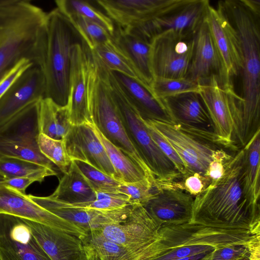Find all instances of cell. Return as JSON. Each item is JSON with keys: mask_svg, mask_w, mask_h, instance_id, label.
Here are the masks:
<instances>
[{"mask_svg": "<svg viewBox=\"0 0 260 260\" xmlns=\"http://www.w3.org/2000/svg\"><path fill=\"white\" fill-rule=\"evenodd\" d=\"M190 222L260 231L259 203L245 191L243 148L226 163L222 176L194 197Z\"/></svg>", "mask_w": 260, "mask_h": 260, "instance_id": "obj_1", "label": "cell"}, {"mask_svg": "<svg viewBox=\"0 0 260 260\" xmlns=\"http://www.w3.org/2000/svg\"><path fill=\"white\" fill-rule=\"evenodd\" d=\"M219 4L236 29L241 43L243 102L241 120L235 134L238 142L245 145L260 131V14L253 12L242 0Z\"/></svg>", "mask_w": 260, "mask_h": 260, "instance_id": "obj_2", "label": "cell"}, {"mask_svg": "<svg viewBox=\"0 0 260 260\" xmlns=\"http://www.w3.org/2000/svg\"><path fill=\"white\" fill-rule=\"evenodd\" d=\"M47 39V13L29 0L0 9V81L26 59L42 68Z\"/></svg>", "mask_w": 260, "mask_h": 260, "instance_id": "obj_3", "label": "cell"}, {"mask_svg": "<svg viewBox=\"0 0 260 260\" xmlns=\"http://www.w3.org/2000/svg\"><path fill=\"white\" fill-rule=\"evenodd\" d=\"M91 53L88 105L91 123L110 142L154 178L126 133L113 93L108 70Z\"/></svg>", "mask_w": 260, "mask_h": 260, "instance_id": "obj_4", "label": "cell"}, {"mask_svg": "<svg viewBox=\"0 0 260 260\" xmlns=\"http://www.w3.org/2000/svg\"><path fill=\"white\" fill-rule=\"evenodd\" d=\"M85 43L70 21L57 9L47 13V39L42 68L46 82L45 98L66 106L68 97L71 51Z\"/></svg>", "mask_w": 260, "mask_h": 260, "instance_id": "obj_5", "label": "cell"}, {"mask_svg": "<svg viewBox=\"0 0 260 260\" xmlns=\"http://www.w3.org/2000/svg\"><path fill=\"white\" fill-rule=\"evenodd\" d=\"M109 77L126 133L157 181L171 182L182 178L172 161L152 138L137 110L126 98L111 71Z\"/></svg>", "mask_w": 260, "mask_h": 260, "instance_id": "obj_6", "label": "cell"}, {"mask_svg": "<svg viewBox=\"0 0 260 260\" xmlns=\"http://www.w3.org/2000/svg\"><path fill=\"white\" fill-rule=\"evenodd\" d=\"M199 84L198 93L211 119L218 145L236 149L235 133L241 120L243 99L234 86H221L216 75Z\"/></svg>", "mask_w": 260, "mask_h": 260, "instance_id": "obj_7", "label": "cell"}, {"mask_svg": "<svg viewBox=\"0 0 260 260\" xmlns=\"http://www.w3.org/2000/svg\"><path fill=\"white\" fill-rule=\"evenodd\" d=\"M189 0H98L96 2L118 27L151 41V25L157 18Z\"/></svg>", "mask_w": 260, "mask_h": 260, "instance_id": "obj_8", "label": "cell"}, {"mask_svg": "<svg viewBox=\"0 0 260 260\" xmlns=\"http://www.w3.org/2000/svg\"><path fill=\"white\" fill-rule=\"evenodd\" d=\"M194 35L167 30L152 38L150 62L153 78L186 77L193 55Z\"/></svg>", "mask_w": 260, "mask_h": 260, "instance_id": "obj_9", "label": "cell"}, {"mask_svg": "<svg viewBox=\"0 0 260 260\" xmlns=\"http://www.w3.org/2000/svg\"><path fill=\"white\" fill-rule=\"evenodd\" d=\"M205 20L218 54L220 68L217 78L223 86H234L233 78L241 73L242 52L238 33L218 3L208 6Z\"/></svg>", "mask_w": 260, "mask_h": 260, "instance_id": "obj_10", "label": "cell"}, {"mask_svg": "<svg viewBox=\"0 0 260 260\" xmlns=\"http://www.w3.org/2000/svg\"><path fill=\"white\" fill-rule=\"evenodd\" d=\"M160 101L177 127L218 145L211 119L198 92H185Z\"/></svg>", "mask_w": 260, "mask_h": 260, "instance_id": "obj_11", "label": "cell"}, {"mask_svg": "<svg viewBox=\"0 0 260 260\" xmlns=\"http://www.w3.org/2000/svg\"><path fill=\"white\" fill-rule=\"evenodd\" d=\"M145 120L175 149L185 164L187 174H198L206 176L214 154L219 148L217 145L189 134L179 129L174 124Z\"/></svg>", "mask_w": 260, "mask_h": 260, "instance_id": "obj_12", "label": "cell"}, {"mask_svg": "<svg viewBox=\"0 0 260 260\" xmlns=\"http://www.w3.org/2000/svg\"><path fill=\"white\" fill-rule=\"evenodd\" d=\"M90 58V50L85 43H77L73 46L68 101L65 106L72 126L91 122L88 105Z\"/></svg>", "mask_w": 260, "mask_h": 260, "instance_id": "obj_13", "label": "cell"}, {"mask_svg": "<svg viewBox=\"0 0 260 260\" xmlns=\"http://www.w3.org/2000/svg\"><path fill=\"white\" fill-rule=\"evenodd\" d=\"M0 260H51L23 218L0 213Z\"/></svg>", "mask_w": 260, "mask_h": 260, "instance_id": "obj_14", "label": "cell"}, {"mask_svg": "<svg viewBox=\"0 0 260 260\" xmlns=\"http://www.w3.org/2000/svg\"><path fill=\"white\" fill-rule=\"evenodd\" d=\"M0 213L37 222L74 235L82 240L87 235L85 231L73 223L37 204L28 194H22L4 185L0 186Z\"/></svg>", "mask_w": 260, "mask_h": 260, "instance_id": "obj_15", "label": "cell"}, {"mask_svg": "<svg viewBox=\"0 0 260 260\" xmlns=\"http://www.w3.org/2000/svg\"><path fill=\"white\" fill-rule=\"evenodd\" d=\"M131 205L124 221L106 225L98 231L106 238L125 246L144 245L157 240L161 226L144 206Z\"/></svg>", "mask_w": 260, "mask_h": 260, "instance_id": "obj_16", "label": "cell"}, {"mask_svg": "<svg viewBox=\"0 0 260 260\" xmlns=\"http://www.w3.org/2000/svg\"><path fill=\"white\" fill-rule=\"evenodd\" d=\"M43 71L32 64L27 69L0 98V127L29 105L45 98Z\"/></svg>", "mask_w": 260, "mask_h": 260, "instance_id": "obj_17", "label": "cell"}, {"mask_svg": "<svg viewBox=\"0 0 260 260\" xmlns=\"http://www.w3.org/2000/svg\"><path fill=\"white\" fill-rule=\"evenodd\" d=\"M63 140L71 161L87 164L117 180L106 150L89 122L71 126Z\"/></svg>", "mask_w": 260, "mask_h": 260, "instance_id": "obj_18", "label": "cell"}, {"mask_svg": "<svg viewBox=\"0 0 260 260\" xmlns=\"http://www.w3.org/2000/svg\"><path fill=\"white\" fill-rule=\"evenodd\" d=\"M155 187L154 198L144 207L161 226L190 222L194 200L192 195L180 189Z\"/></svg>", "mask_w": 260, "mask_h": 260, "instance_id": "obj_19", "label": "cell"}, {"mask_svg": "<svg viewBox=\"0 0 260 260\" xmlns=\"http://www.w3.org/2000/svg\"><path fill=\"white\" fill-rule=\"evenodd\" d=\"M51 260H82L84 243L79 238L49 226L23 219Z\"/></svg>", "mask_w": 260, "mask_h": 260, "instance_id": "obj_20", "label": "cell"}, {"mask_svg": "<svg viewBox=\"0 0 260 260\" xmlns=\"http://www.w3.org/2000/svg\"><path fill=\"white\" fill-rule=\"evenodd\" d=\"M111 73L126 98L144 120L173 124L162 102L140 81L118 72Z\"/></svg>", "mask_w": 260, "mask_h": 260, "instance_id": "obj_21", "label": "cell"}, {"mask_svg": "<svg viewBox=\"0 0 260 260\" xmlns=\"http://www.w3.org/2000/svg\"><path fill=\"white\" fill-rule=\"evenodd\" d=\"M209 5L208 0H189L176 10L157 18L151 25L152 38L167 30L183 35H194L204 20Z\"/></svg>", "mask_w": 260, "mask_h": 260, "instance_id": "obj_22", "label": "cell"}, {"mask_svg": "<svg viewBox=\"0 0 260 260\" xmlns=\"http://www.w3.org/2000/svg\"><path fill=\"white\" fill-rule=\"evenodd\" d=\"M193 55L186 78L199 83L213 75L217 76L220 63L213 39L205 20L194 35Z\"/></svg>", "mask_w": 260, "mask_h": 260, "instance_id": "obj_23", "label": "cell"}, {"mask_svg": "<svg viewBox=\"0 0 260 260\" xmlns=\"http://www.w3.org/2000/svg\"><path fill=\"white\" fill-rule=\"evenodd\" d=\"M112 40L132 64L138 80L149 89L153 80L150 62V41L119 27L115 29Z\"/></svg>", "mask_w": 260, "mask_h": 260, "instance_id": "obj_24", "label": "cell"}, {"mask_svg": "<svg viewBox=\"0 0 260 260\" xmlns=\"http://www.w3.org/2000/svg\"><path fill=\"white\" fill-rule=\"evenodd\" d=\"M132 205L112 210H98L78 208H55L48 211L68 220L87 233L101 229L104 226L124 221Z\"/></svg>", "mask_w": 260, "mask_h": 260, "instance_id": "obj_25", "label": "cell"}, {"mask_svg": "<svg viewBox=\"0 0 260 260\" xmlns=\"http://www.w3.org/2000/svg\"><path fill=\"white\" fill-rule=\"evenodd\" d=\"M48 198L64 204L93 201L96 194L73 161L59 179L58 186Z\"/></svg>", "mask_w": 260, "mask_h": 260, "instance_id": "obj_26", "label": "cell"}, {"mask_svg": "<svg viewBox=\"0 0 260 260\" xmlns=\"http://www.w3.org/2000/svg\"><path fill=\"white\" fill-rule=\"evenodd\" d=\"M39 101L29 105L0 127V142L37 143Z\"/></svg>", "mask_w": 260, "mask_h": 260, "instance_id": "obj_27", "label": "cell"}, {"mask_svg": "<svg viewBox=\"0 0 260 260\" xmlns=\"http://www.w3.org/2000/svg\"><path fill=\"white\" fill-rule=\"evenodd\" d=\"M89 124L105 149L118 180L122 183H128L145 178L156 180L149 176L126 154L106 138L93 124L91 122Z\"/></svg>", "mask_w": 260, "mask_h": 260, "instance_id": "obj_28", "label": "cell"}, {"mask_svg": "<svg viewBox=\"0 0 260 260\" xmlns=\"http://www.w3.org/2000/svg\"><path fill=\"white\" fill-rule=\"evenodd\" d=\"M38 125L39 133L55 139H63L71 128L65 106H59L48 98L38 103Z\"/></svg>", "mask_w": 260, "mask_h": 260, "instance_id": "obj_29", "label": "cell"}, {"mask_svg": "<svg viewBox=\"0 0 260 260\" xmlns=\"http://www.w3.org/2000/svg\"><path fill=\"white\" fill-rule=\"evenodd\" d=\"M96 199L93 201L64 204L50 199L47 197L28 194L29 198L44 208L49 210L55 208H78L98 210H112L131 205L128 198L119 192H95Z\"/></svg>", "mask_w": 260, "mask_h": 260, "instance_id": "obj_30", "label": "cell"}, {"mask_svg": "<svg viewBox=\"0 0 260 260\" xmlns=\"http://www.w3.org/2000/svg\"><path fill=\"white\" fill-rule=\"evenodd\" d=\"M244 151V167L245 191L254 202L259 203L260 131L242 148Z\"/></svg>", "mask_w": 260, "mask_h": 260, "instance_id": "obj_31", "label": "cell"}, {"mask_svg": "<svg viewBox=\"0 0 260 260\" xmlns=\"http://www.w3.org/2000/svg\"><path fill=\"white\" fill-rule=\"evenodd\" d=\"M90 50L108 71L118 72L138 80L132 64L112 38Z\"/></svg>", "mask_w": 260, "mask_h": 260, "instance_id": "obj_32", "label": "cell"}, {"mask_svg": "<svg viewBox=\"0 0 260 260\" xmlns=\"http://www.w3.org/2000/svg\"><path fill=\"white\" fill-rule=\"evenodd\" d=\"M0 174L6 179L29 177L41 183L49 176H56L55 170L27 160L10 157H0Z\"/></svg>", "mask_w": 260, "mask_h": 260, "instance_id": "obj_33", "label": "cell"}, {"mask_svg": "<svg viewBox=\"0 0 260 260\" xmlns=\"http://www.w3.org/2000/svg\"><path fill=\"white\" fill-rule=\"evenodd\" d=\"M56 8L65 16L77 15L91 20L113 35L115 27L112 20L88 2L80 0H57Z\"/></svg>", "mask_w": 260, "mask_h": 260, "instance_id": "obj_34", "label": "cell"}, {"mask_svg": "<svg viewBox=\"0 0 260 260\" xmlns=\"http://www.w3.org/2000/svg\"><path fill=\"white\" fill-rule=\"evenodd\" d=\"M3 156L25 160L55 170V165L41 153L37 143L0 142V157Z\"/></svg>", "mask_w": 260, "mask_h": 260, "instance_id": "obj_35", "label": "cell"}, {"mask_svg": "<svg viewBox=\"0 0 260 260\" xmlns=\"http://www.w3.org/2000/svg\"><path fill=\"white\" fill-rule=\"evenodd\" d=\"M65 17L72 24L90 50L112 38L113 35L107 30L91 20L77 15Z\"/></svg>", "mask_w": 260, "mask_h": 260, "instance_id": "obj_36", "label": "cell"}, {"mask_svg": "<svg viewBox=\"0 0 260 260\" xmlns=\"http://www.w3.org/2000/svg\"><path fill=\"white\" fill-rule=\"evenodd\" d=\"M149 89L157 99L161 100L185 92H199V84L187 78H154L150 84Z\"/></svg>", "mask_w": 260, "mask_h": 260, "instance_id": "obj_37", "label": "cell"}, {"mask_svg": "<svg viewBox=\"0 0 260 260\" xmlns=\"http://www.w3.org/2000/svg\"><path fill=\"white\" fill-rule=\"evenodd\" d=\"M37 142L41 153L61 172L65 173L72 161L67 154L63 139H55L39 133Z\"/></svg>", "mask_w": 260, "mask_h": 260, "instance_id": "obj_38", "label": "cell"}, {"mask_svg": "<svg viewBox=\"0 0 260 260\" xmlns=\"http://www.w3.org/2000/svg\"><path fill=\"white\" fill-rule=\"evenodd\" d=\"M211 260H260V237L217 248L212 251Z\"/></svg>", "mask_w": 260, "mask_h": 260, "instance_id": "obj_39", "label": "cell"}, {"mask_svg": "<svg viewBox=\"0 0 260 260\" xmlns=\"http://www.w3.org/2000/svg\"><path fill=\"white\" fill-rule=\"evenodd\" d=\"M73 161L94 192H118V188L122 183L87 164Z\"/></svg>", "mask_w": 260, "mask_h": 260, "instance_id": "obj_40", "label": "cell"}, {"mask_svg": "<svg viewBox=\"0 0 260 260\" xmlns=\"http://www.w3.org/2000/svg\"><path fill=\"white\" fill-rule=\"evenodd\" d=\"M155 180L145 178L133 183H121L118 191L128 198L131 205L145 206L154 197Z\"/></svg>", "mask_w": 260, "mask_h": 260, "instance_id": "obj_41", "label": "cell"}, {"mask_svg": "<svg viewBox=\"0 0 260 260\" xmlns=\"http://www.w3.org/2000/svg\"><path fill=\"white\" fill-rule=\"evenodd\" d=\"M144 120V119H143ZM149 132L164 154L172 161L183 176L187 174V170L182 160L170 143L146 120H144Z\"/></svg>", "mask_w": 260, "mask_h": 260, "instance_id": "obj_42", "label": "cell"}, {"mask_svg": "<svg viewBox=\"0 0 260 260\" xmlns=\"http://www.w3.org/2000/svg\"><path fill=\"white\" fill-rule=\"evenodd\" d=\"M232 157V155L229 154L221 148L216 150L205 176L211 183L222 176L225 165Z\"/></svg>", "mask_w": 260, "mask_h": 260, "instance_id": "obj_43", "label": "cell"}, {"mask_svg": "<svg viewBox=\"0 0 260 260\" xmlns=\"http://www.w3.org/2000/svg\"><path fill=\"white\" fill-rule=\"evenodd\" d=\"M32 64H34L28 60H22L0 81V98L16 80Z\"/></svg>", "mask_w": 260, "mask_h": 260, "instance_id": "obj_44", "label": "cell"}, {"mask_svg": "<svg viewBox=\"0 0 260 260\" xmlns=\"http://www.w3.org/2000/svg\"><path fill=\"white\" fill-rule=\"evenodd\" d=\"M37 182L36 179L29 177H20L6 179L3 185L13 189L22 194H26L27 188L32 183Z\"/></svg>", "mask_w": 260, "mask_h": 260, "instance_id": "obj_45", "label": "cell"}, {"mask_svg": "<svg viewBox=\"0 0 260 260\" xmlns=\"http://www.w3.org/2000/svg\"><path fill=\"white\" fill-rule=\"evenodd\" d=\"M84 243V256L82 260H101L94 250L89 245Z\"/></svg>", "mask_w": 260, "mask_h": 260, "instance_id": "obj_46", "label": "cell"}, {"mask_svg": "<svg viewBox=\"0 0 260 260\" xmlns=\"http://www.w3.org/2000/svg\"><path fill=\"white\" fill-rule=\"evenodd\" d=\"M212 251H207L192 256L182 257L176 260H211Z\"/></svg>", "mask_w": 260, "mask_h": 260, "instance_id": "obj_47", "label": "cell"}, {"mask_svg": "<svg viewBox=\"0 0 260 260\" xmlns=\"http://www.w3.org/2000/svg\"><path fill=\"white\" fill-rule=\"evenodd\" d=\"M16 1V0H0V9L15 3Z\"/></svg>", "mask_w": 260, "mask_h": 260, "instance_id": "obj_48", "label": "cell"}, {"mask_svg": "<svg viewBox=\"0 0 260 260\" xmlns=\"http://www.w3.org/2000/svg\"><path fill=\"white\" fill-rule=\"evenodd\" d=\"M5 180L6 178L2 174H0V186L3 185V183Z\"/></svg>", "mask_w": 260, "mask_h": 260, "instance_id": "obj_49", "label": "cell"}]
</instances>
